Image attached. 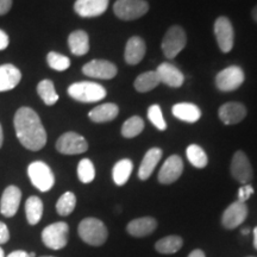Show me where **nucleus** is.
<instances>
[{"mask_svg": "<svg viewBox=\"0 0 257 257\" xmlns=\"http://www.w3.org/2000/svg\"><path fill=\"white\" fill-rule=\"evenodd\" d=\"M16 136L25 149L38 152L47 143V133L40 115L30 107H21L15 114Z\"/></svg>", "mask_w": 257, "mask_h": 257, "instance_id": "f257e3e1", "label": "nucleus"}, {"mask_svg": "<svg viewBox=\"0 0 257 257\" xmlns=\"http://www.w3.org/2000/svg\"><path fill=\"white\" fill-rule=\"evenodd\" d=\"M78 232L83 242L92 246H100L107 240L108 231L106 225L98 218H85L79 224Z\"/></svg>", "mask_w": 257, "mask_h": 257, "instance_id": "f03ea898", "label": "nucleus"}, {"mask_svg": "<svg viewBox=\"0 0 257 257\" xmlns=\"http://www.w3.org/2000/svg\"><path fill=\"white\" fill-rule=\"evenodd\" d=\"M68 94L76 101L95 102L105 98L106 89L96 82L80 81L69 86Z\"/></svg>", "mask_w": 257, "mask_h": 257, "instance_id": "7ed1b4c3", "label": "nucleus"}, {"mask_svg": "<svg viewBox=\"0 0 257 257\" xmlns=\"http://www.w3.org/2000/svg\"><path fill=\"white\" fill-rule=\"evenodd\" d=\"M69 225L64 221L48 225L42 231V242L51 250H61L68 244Z\"/></svg>", "mask_w": 257, "mask_h": 257, "instance_id": "20e7f679", "label": "nucleus"}, {"mask_svg": "<svg viewBox=\"0 0 257 257\" xmlns=\"http://www.w3.org/2000/svg\"><path fill=\"white\" fill-rule=\"evenodd\" d=\"M28 175L31 184L41 192H48L55 185V176L47 163L35 161L28 167Z\"/></svg>", "mask_w": 257, "mask_h": 257, "instance_id": "39448f33", "label": "nucleus"}, {"mask_svg": "<svg viewBox=\"0 0 257 257\" xmlns=\"http://www.w3.org/2000/svg\"><path fill=\"white\" fill-rule=\"evenodd\" d=\"M186 43H187V37H186L184 29L179 25H173L166 32L161 47H162V51L167 59L172 60L175 59L185 49Z\"/></svg>", "mask_w": 257, "mask_h": 257, "instance_id": "423d86ee", "label": "nucleus"}, {"mask_svg": "<svg viewBox=\"0 0 257 257\" xmlns=\"http://www.w3.org/2000/svg\"><path fill=\"white\" fill-rule=\"evenodd\" d=\"M148 11L149 4L146 0H117L113 5L114 15L121 21H135Z\"/></svg>", "mask_w": 257, "mask_h": 257, "instance_id": "0eeeda50", "label": "nucleus"}, {"mask_svg": "<svg viewBox=\"0 0 257 257\" xmlns=\"http://www.w3.org/2000/svg\"><path fill=\"white\" fill-rule=\"evenodd\" d=\"M244 72L238 66H230L217 74L216 86L221 92H232L236 91L243 85Z\"/></svg>", "mask_w": 257, "mask_h": 257, "instance_id": "6e6552de", "label": "nucleus"}, {"mask_svg": "<svg viewBox=\"0 0 257 257\" xmlns=\"http://www.w3.org/2000/svg\"><path fill=\"white\" fill-rule=\"evenodd\" d=\"M88 143L81 135L76 133L63 134L56 142V150L63 155H79L87 152Z\"/></svg>", "mask_w": 257, "mask_h": 257, "instance_id": "1a4fd4ad", "label": "nucleus"}, {"mask_svg": "<svg viewBox=\"0 0 257 257\" xmlns=\"http://www.w3.org/2000/svg\"><path fill=\"white\" fill-rule=\"evenodd\" d=\"M230 170L232 178L242 185H246L253 178L251 163H250L246 154L242 150L234 153L232 161H231Z\"/></svg>", "mask_w": 257, "mask_h": 257, "instance_id": "9d476101", "label": "nucleus"}, {"mask_svg": "<svg viewBox=\"0 0 257 257\" xmlns=\"http://www.w3.org/2000/svg\"><path fill=\"white\" fill-rule=\"evenodd\" d=\"M214 35L219 49L223 53H230L233 48V40H234V31L232 23L230 19L225 16L217 18L214 23Z\"/></svg>", "mask_w": 257, "mask_h": 257, "instance_id": "9b49d317", "label": "nucleus"}, {"mask_svg": "<svg viewBox=\"0 0 257 257\" xmlns=\"http://www.w3.org/2000/svg\"><path fill=\"white\" fill-rule=\"evenodd\" d=\"M82 73L89 78L110 80L117 75L118 69L110 61L92 60L82 67Z\"/></svg>", "mask_w": 257, "mask_h": 257, "instance_id": "f8f14e48", "label": "nucleus"}, {"mask_svg": "<svg viewBox=\"0 0 257 257\" xmlns=\"http://www.w3.org/2000/svg\"><path fill=\"white\" fill-rule=\"evenodd\" d=\"M248 217V206L245 202L234 201L227 206L221 216V224L225 229L233 230L238 227Z\"/></svg>", "mask_w": 257, "mask_h": 257, "instance_id": "ddd939ff", "label": "nucleus"}, {"mask_svg": "<svg viewBox=\"0 0 257 257\" xmlns=\"http://www.w3.org/2000/svg\"><path fill=\"white\" fill-rule=\"evenodd\" d=\"M184 172V162L179 155H172L166 160L159 172V181L162 185H170L178 181Z\"/></svg>", "mask_w": 257, "mask_h": 257, "instance_id": "4468645a", "label": "nucleus"}, {"mask_svg": "<svg viewBox=\"0 0 257 257\" xmlns=\"http://www.w3.org/2000/svg\"><path fill=\"white\" fill-rule=\"evenodd\" d=\"M22 200V191L17 186H8L0 199V213L6 218H12L17 213Z\"/></svg>", "mask_w": 257, "mask_h": 257, "instance_id": "2eb2a0df", "label": "nucleus"}, {"mask_svg": "<svg viewBox=\"0 0 257 257\" xmlns=\"http://www.w3.org/2000/svg\"><path fill=\"white\" fill-rule=\"evenodd\" d=\"M246 107L240 102H226L221 105L218 111L219 119L223 121L225 125H234L242 121L246 117Z\"/></svg>", "mask_w": 257, "mask_h": 257, "instance_id": "dca6fc26", "label": "nucleus"}, {"mask_svg": "<svg viewBox=\"0 0 257 257\" xmlns=\"http://www.w3.org/2000/svg\"><path fill=\"white\" fill-rule=\"evenodd\" d=\"M108 3L110 0H76L74 11L83 18L99 17L107 10Z\"/></svg>", "mask_w": 257, "mask_h": 257, "instance_id": "f3484780", "label": "nucleus"}, {"mask_svg": "<svg viewBox=\"0 0 257 257\" xmlns=\"http://www.w3.org/2000/svg\"><path fill=\"white\" fill-rule=\"evenodd\" d=\"M161 83H166L167 86L173 88H179L184 85L185 76L184 73L174 64L165 62L161 63L156 69Z\"/></svg>", "mask_w": 257, "mask_h": 257, "instance_id": "a211bd4d", "label": "nucleus"}, {"mask_svg": "<svg viewBox=\"0 0 257 257\" xmlns=\"http://www.w3.org/2000/svg\"><path fill=\"white\" fill-rule=\"evenodd\" d=\"M22 80V73L11 63L0 66V92H8L16 88Z\"/></svg>", "mask_w": 257, "mask_h": 257, "instance_id": "6ab92c4d", "label": "nucleus"}, {"mask_svg": "<svg viewBox=\"0 0 257 257\" xmlns=\"http://www.w3.org/2000/svg\"><path fill=\"white\" fill-rule=\"evenodd\" d=\"M157 227V221L153 217H142L131 220L127 224L126 230L133 237L142 238V237L152 234Z\"/></svg>", "mask_w": 257, "mask_h": 257, "instance_id": "aec40b11", "label": "nucleus"}, {"mask_svg": "<svg viewBox=\"0 0 257 257\" xmlns=\"http://www.w3.org/2000/svg\"><path fill=\"white\" fill-rule=\"evenodd\" d=\"M147 47L146 42L138 36H133L127 41L126 47H125L124 59L127 64L135 66V64L140 63L146 55Z\"/></svg>", "mask_w": 257, "mask_h": 257, "instance_id": "412c9836", "label": "nucleus"}, {"mask_svg": "<svg viewBox=\"0 0 257 257\" xmlns=\"http://www.w3.org/2000/svg\"><path fill=\"white\" fill-rule=\"evenodd\" d=\"M162 157V150L160 148H152L144 155L142 163H141L140 169H138V178L142 181H146L152 176L154 169L156 168L157 163L160 162Z\"/></svg>", "mask_w": 257, "mask_h": 257, "instance_id": "4be33fe9", "label": "nucleus"}, {"mask_svg": "<svg viewBox=\"0 0 257 257\" xmlns=\"http://www.w3.org/2000/svg\"><path fill=\"white\" fill-rule=\"evenodd\" d=\"M173 115L186 123H197L201 117V111L191 102H179L173 106Z\"/></svg>", "mask_w": 257, "mask_h": 257, "instance_id": "5701e85b", "label": "nucleus"}, {"mask_svg": "<svg viewBox=\"0 0 257 257\" xmlns=\"http://www.w3.org/2000/svg\"><path fill=\"white\" fill-rule=\"evenodd\" d=\"M118 113H119V107L112 102H107L93 108L88 113V117L94 123H108L117 118Z\"/></svg>", "mask_w": 257, "mask_h": 257, "instance_id": "b1692460", "label": "nucleus"}, {"mask_svg": "<svg viewBox=\"0 0 257 257\" xmlns=\"http://www.w3.org/2000/svg\"><path fill=\"white\" fill-rule=\"evenodd\" d=\"M69 49L75 56H83L89 50L88 34L83 30H76L72 32L68 37Z\"/></svg>", "mask_w": 257, "mask_h": 257, "instance_id": "393cba45", "label": "nucleus"}, {"mask_svg": "<svg viewBox=\"0 0 257 257\" xmlns=\"http://www.w3.org/2000/svg\"><path fill=\"white\" fill-rule=\"evenodd\" d=\"M25 216L30 225H37L43 216V201L36 195L28 198L25 201Z\"/></svg>", "mask_w": 257, "mask_h": 257, "instance_id": "a878e982", "label": "nucleus"}, {"mask_svg": "<svg viewBox=\"0 0 257 257\" xmlns=\"http://www.w3.org/2000/svg\"><path fill=\"white\" fill-rule=\"evenodd\" d=\"M134 169L133 161L128 159H123L118 161L112 170V176H113V181L117 186H124L130 179L131 173Z\"/></svg>", "mask_w": 257, "mask_h": 257, "instance_id": "bb28decb", "label": "nucleus"}, {"mask_svg": "<svg viewBox=\"0 0 257 257\" xmlns=\"http://www.w3.org/2000/svg\"><path fill=\"white\" fill-rule=\"evenodd\" d=\"M160 83L161 81L156 70H150V72L142 73L141 75L137 76V79L134 82V87L136 88L137 92L146 93L157 87Z\"/></svg>", "mask_w": 257, "mask_h": 257, "instance_id": "cd10ccee", "label": "nucleus"}, {"mask_svg": "<svg viewBox=\"0 0 257 257\" xmlns=\"http://www.w3.org/2000/svg\"><path fill=\"white\" fill-rule=\"evenodd\" d=\"M182 244H184V240H182L181 237L173 234V236H167L161 238L155 244V249L160 253L170 255V253L178 252L182 248Z\"/></svg>", "mask_w": 257, "mask_h": 257, "instance_id": "c85d7f7f", "label": "nucleus"}, {"mask_svg": "<svg viewBox=\"0 0 257 257\" xmlns=\"http://www.w3.org/2000/svg\"><path fill=\"white\" fill-rule=\"evenodd\" d=\"M37 93L41 96L42 100L44 104L48 106L55 105L57 100H59V94L56 93L55 86L51 80H42V81L37 85Z\"/></svg>", "mask_w": 257, "mask_h": 257, "instance_id": "c756f323", "label": "nucleus"}, {"mask_svg": "<svg viewBox=\"0 0 257 257\" xmlns=\"http://www.w3.org/2000/svg\"><path fill=\"white\" fill-rule=\"evenodd\" d=\"M186 155L192 166H194L195 168L201 169L205 168L208 163V157L205 153V150L201 147L197 146V144H191L186 150Z\"/></svg>", "mask_w": 257, "mask_h": 257, "instance_id": "7c9ffc66", "label": "nucleus"}, {"mask_svg": "<svg viewBox=\"0 0 257 257\" xmlns=\"http://www.w3.org/2000/svg\"><path fill=\"white\" fill-rule=\"evenodd\" d=\"M76 206V197L73 192H66L61 195L56 202V211L60 216L67 217Z\"/></svg>", "mask_w": 257, "mask_h": 257, "instance_id": "2f4dec72", "label": "nucleus"}, {"mask_svg": "<svg viewBox=\"0 0 257 257\" xmlns=\"http://www.w3.org/2000/svg\"><path fill=\"white\" fill-rule=\"evenodd\" d=\"M143 128L144 120L138 115H134L124 121L123 126H121V135L125 138H134L142 133Z\"/></svg>", "mask_w": 257, "mask_h": 257, "instance_id": "473e14b6", "label": "nucleus"}, {"mask_svg": "<svg viewBox=\"0 0 257 257\" xmlns=\"http://www.w3.org/2000/svg\"><path fill=\"white\" fill-rule=\"evenodd\" d=\"M78 178L82 184H91L95 178V168L89 159H82L78 165Z\"/></svg>", "mask_w": 257, "mask_h": 257, "instance_id": "72a5a7b5", "label": "nucleus"}, {"mask_svg": "<svg viewBox=\"0 0 257 257\" xmlns=\"http://www.w3.org/2000/svg\"><path fill=\"white\" fill-rule=\"evenodd\" d=\"M47 62L51 69L57 70V72H64L70 67L69 57L62 55V54L50 51L47 56Z\"/></svg>", "mask_w": 257, "mask_h": 257, "instance_id": "f704fd0d", "label": "nucleus"}, {"mask_svg": "<svg viewBox=\"0 0 257 257\" xmlns=\"http://www.w3.org/2000/svg\"><path fill=\"white\" fill-rule=\"evenodd\" d=\"M148 118H149L150 123L155 126L157 130L165 131L167 128V123L163 118L162 110L159 105H152L148 108Z\"/></svg>", "mask_w": 257, "mask_h": 257, "instance_id": "c9c22d12", "label": "nucleus"}, {"mask_svg": "<svg viewBox=\"0 0 257 257\" xmlns=\"http://www.w3.org/2000/svg\"><path fill=\"white\" fill-rule=\"evenodd\" d=\"M253 194V187L251 185H243L238 189V201L245 202Z\"/></svg>", "mask_w": 257, "mask_h": 257, "instance_id": "e433bc0d", "label": "nucleus"}, {"mask_svg": "<svg viewBox=\"0 0 257 257\" xmlns=\"http://www.w3.org/2000/svg\"><path fill=\"white\" fill-rule=\"evenodd\" d=\"M10 240V231L8 225L0 221V245L6 244Z\"/></svg>", "mask_w": 257, "mask_h": 257, "instance_id": "4c0bfd02", "label": "nucleus"}, {"mask_svg": "<svg viewBox=\"0 0 257 257\" xmlns=\"http://www.w3.org/2000/svg\"><path fill=\"white\" fill-rule=\"evenodd\" d=\"M10 44V38L4 30L0 29V51L5 50Z\"/></svg>", "mask_w": 257, "mask_h": 257, "instance_id": "58836bf2", "label": "nucleus"}, {"mask_svg": "<svg viewBox=\"0 0 257 257\" xmlns=\"http://www.w3.org/2000/svg\"><path fill=\"white\" fill-rule=\"evenodd\" d=\"M12 8V0H0V16H4Z\"/></svg>", "mask_w": 257, "mask_h": 257, "instance_id": "ea45409f", "label": "nucleus"}, {"mask_svg": "<svg viewBox=\"0 0 257 257\" xmlns=\"http://www.w3.org/2000/svg\"><path fill=\"white\" fill-rule=\"evenodd\" d=\"M5 257H30V255H29V252L24 251V250H15V251H12L10 255Z\"/></svg>", "mask_w": 257, "mask_h": 257, "instance_id": "a19ab883", "label": "nucleus"}, {"mask_svg": "<svg viewBox=\"0 0 257 257\" xmlns=\"http://www.w3.org/2000/svg\"><path fill=\"white\" fill-rule=\"evenodd\" d=\"M188 257H206V256H205V253H204V251H202V250L195 249V250H193L191 253H189Z\"/></svg>", "mask_w": 257, "mask_h": 257, "instance_id": "79ce46f5", "label": "nucleus"}, {"mask_svg": "<svg viewBox=\"0 0 257 257\" xmlns=\"http://www.w3.org/2000/svg\"><path fill=\"white\" fill-rule=\"evenodd\" d=\"M253 246L257 250V226L253 229Z\"/></svg>", "mask_w": 257, "mask_h": 257, "instance_id": "37998d69", "label": "nucleus"}, {"mask_svg": "<svg viewBox=\"0 0 257 257\" xmlns=\"http://www.w3.org/2000/svg\"><path fill=\"white\" fill-rule=\"evenodd\" d=\"M251 16H252V19H253V21H255L256 23H257V5L255 6V8L252 9V11H251Z\"/></svg>", "mask_w": 257, "mask_h": 257, "instance_id": "c03bdc74", "label": "nucleus"}, {"mask_svg": "<svg viewBox=\"0 0 257 257\" xmlns=\"http://www.w3.org/2000/svg\"><path fill=\"white\" fill-rule=\"evenodd\" d=\"M3 142H4V134H3V127L0 124V148L3 147Z\"/></svg>", "mask_w": 257, "mask_h": 257, "instance_id": "a18cd8bd", "label": "nucleus"}, {"mask_svg": "<svg viewBox=\"0 0 257 257\" xmlns=\"http://www.w3.org/2000/svg\"><path fill=\"white\" fill-rule=\"evenodd\" d=\"M0 257H5V252H4V250H3L2 246H0Z\"/></svg>", "mask_w": 257, "mask_h": 257, "instance_id": "49530a36", "label": "nucleus"}, {"mask_svg": "<svg viewBox=\"0 0 257 257\" xmlns=\"http://www.w3.org/2000/svg\"><path fill=\"white\" fill-rule=\"evenodd\" d=\"M249 232H250L249 229H243V230H242V233H243V234H248Z\"/></svg>", "mask_w": 257, "mask_h": 257, "instance_id": "de8ad7c7", "label": "nucleus"}, {"mask_svg": "<svg viewBox=\"0 0 257 257\" xmlns=\"http://www.w3.org/2000/svg\"><path fill=\"white\" fill-rule=\"evenodd\" d=\"M29 255H30V257H36V253H35L34 251H32V252H29Z\"/></svg>", "mask_w": 257, "mask_h": 257, "instance_id": "09e8293b", "label": "nucleus"}, {"mask_svg": "<svg viewBox=\"0 0 257 257\" xmlns=\"http://www.w3.org/2000/svg\"><path fill=\"white\" fill-rule=\"evenodd\" d=\"M40 257H55V256H40Z\"/></svg>", "mask_w": 257, "mask_h": 257, "instance_id": "8fccbe9b", "label": "nucleus"}]
</instances>
